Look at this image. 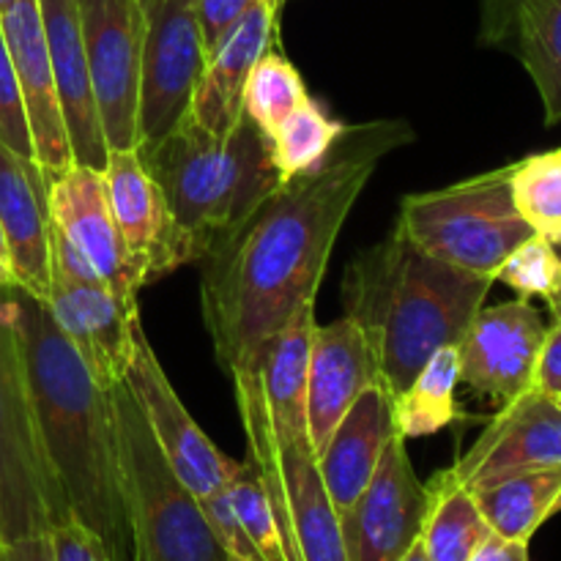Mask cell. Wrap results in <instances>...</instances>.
Listing matches in <instances>:
<instances>
[{
	"mask_svg": "<svg viewBox=\"0 0 561 561\" xmlns=\"http://www.w3.org/2000/svg\"><path fill=\"white\" fill-rule=\"evenodd\" d=\"M411 140L405 124L348 129L345 146L316 173L285 181L203 261L201 307L219 367L255 365L268 337L301 305H312L337 236L392 148Z\"/></svg>",
	"mask_w": 561,
	"mask_h": 561,
	"instance_id": "obj_1",
	"label": "cell"
},
{
	"mask_svg": "<svg viewBox=\"0 0 561 561\" xmlns=\"http://www.w3.org/2000/svg\"><path fill=\"white\" fill-rule=\"evenodd\" d=\"M16 334L44 458L66 510L113 561H135L113 394L91 376L47 305L16 288Z\"/></svg>",
	"mask_w": 561,
	"mask_h": 561,
	"instance_id": "obj_2",
	"label": "cell"
},
{
	"mask_svg": "<svg viewBox=\"0 0 561 561\" xmlns=\"http://www.w3.org/2000/svg\"><path fill=\"white\" fill-rule=\"evenodd\" d=\"M493 283L427 255L394 225L348 266L343 305L373 340L383 381L398 394L436 351L463 340Z\"/></svg>",
	"mask_w": 561,
	"mask_h": 561,
	"instance_id": "obj_3",
	"label": "cell"
},
{
	"mask_svg": "<svg viewBox=\"0 0 561 561\" xmlns=\"http://www.w3.org/2000/svg\"><path fill=\"white\" fill-rule=\"evenodd\" d=\"M140 153L162 190L186 263L217 252L283 184L268 137L247 115L219 137L186 113Z\"/></svg>",
	"mask_w": 561,
	"mask_h": 561,
	"instance_id": "obj_4",
	"label": "cell"
},
{
	"mask_svg": "<svg viewBox=\"0 0 561 561\" xmlns=\"http://www.w3.org/2000/svg\"><path fill=\"white\" fill-rule=\"evenodd\" d=\"M236 405L247 436L250 463L272 502L279 529L299 561H348L332 507L318 474L316 453L307 436H294L274 422L255 365L233 373Z\"/></svg>",
	"mask_w": 561,
	"mask_h": 561,
	"instance_id": "obj_5",
	"label": "cell"
},
{
	"mask_svg": "<svg viewBox=\"0 0 561 561\" xmlns=\"http://www.w3.org/2000/svg\"><path fill=\"white\" fill-rule=\"evenodd\" d=\"M110 394L118 427L135 561H228L201 502L175 477L153 442L129 383H115Z\"/></svg>",
	"mask_w": 561,
	"mask_h": 561,
	"instance_id": "obj_6",
	"label": "cell"
},
{
	"mask_svg": "<svg viewBox=\"0 0 561 561\" xmlns=\"http://www.w3.org/2000/svg\"><path fill=\"white\" fill-rule=\"evenodd\" d=\"M398 228L427 255L496 279L515 247L535 228L513 197V164L433 192L405 195Z\"/></svg>",
	"mask_w": 561,
	"mask_h": 561,
	"instance_id": "obj_7",
	"label": "cell"
},
{
	"mask_svg": "<svg viewBox=\"0 0 561 561\" xmlns=\"http://www.w3.org/2000/svg\"><path fill=\"white\" fill-rule=\"evenodd\" d=\"M14 318L16 307L0 316V546L71 518L44 458Z\"/></svg>",
	"mask_w": 561,
	"mask_h": 561,
	"instance_id": "obj_8",
	"label": "cell"
},
{
	"mask_svg": "<svg viewBox=\"0 0 561 561\" xmlns=\"http://www.w3.org/2000/svg\"><path fill=\"white\" fill-rule=\"evenodd\" d=\"M142 80L137 148L157 146L186 113L206 69L195 0H140Z\"/></svg>",
	"mask_w": 561,
	"mask_h": 561,
	"instance_id": "obj_9",
	"label": "cell"
},
{
	"mask_svg": "<svg viewBox=\"0 0 561 561\" xmlns=\"http://www.w3.org/2000/svg\"><path fill=\"white\" fill-rule=\"evenodd\" d=\"M82 42L107 148H137L142 80L140 0H80Z\"/></svg>",
	"mask_w": 561,
	"mask_h": 561,
	"instance_id": "obj_10",
	"label": "cell"
},
{
	"mask_svg": "<svg viewBox=\"0 0 561 561\" xmlns=\"http://www.w3.org/2000/svg\"><path fill=\"white\" fill-rule=\"evenodd\" d=\"M124 381L129 383L164 460L175 477L195 493L197 502L225 491L241 463L230 460L192 420L170 378L164 376L142 323L135 332V354Z\"/></svg>",
	"mask_w": 561,
	"mask_h": 561,
	"instance_id": "obj_11",
	"label": "cell"
},
{
	"mask_svg": "<svg viewBox=\"0 0 561 561\" xmlns=\"http://www.w3.org/2000/svg\"><path fill=\"white\" fill-rule=\"evenodd\" d=\"M427 491L416 477L405 438L394 433L370 485L340 515L348 561H400L420 540Z\"/></svg>",
	"mask_w": 561,
	"mask_h": 561,
	"instance_id": "obj_12",
	"label": "cell"
},
{
	"mask_svg": "<svg viewBox=\"0 0 561 561\" xmlns=\"http://www.w3.org/2000/svg\"><path fill=\"white\" fill-rule=\"evenodd\" d=\"M47 192L55 233L93 268L104 285L126 299H137L148 279L121 239L102 170L71 164L64 173L47 175Z\"/></svg>",
	"mask_w": 561,
	"mask_h": 561,
	"instance_id": "obj_13",
	"label": "cell"
},
{
	"mask_svg": "<svg viewBox=\"0 0 561 561\" xmlns=\"http://www.w3.org/2000/svg\"><path fill=\"white\" fill-rule=\"evenodd\" d=\"M546 334L548 323L529 299L482 307L458 343L460 381L493 403L520 398L535 387Z\"/></svg>",
	"mask_w": 561,
	"mask_h": 561,
	"instance_id": "obj_14",
	"label": "cell"
},
{
	"mask_svg": "<svg viewBox=\"0 0 561 561\" xmlns=\"http://www.w3.org/2000/svg\"><path fill=\"white\" fill-rule=\"evenodd\" d=\"M44 305L102 387L113 389L124 381L135 354V332L140 329L137 299L115 294L99 279L53 274Z\"/></svg>",
	"mask_w": 561,
	"mask_h": 561,
	"instance_id": "obj_15",
	"label": "cell"
},
{
	"mask_svg": "<svg viewBox=\"0 0 561 561\" xmlns=\"http://www.w3.org/2000/svg\"><path fill=\"white\" fill-rule=\"evenodd\" d=\"M561 466V409L531 387L502 405L474 447L449 466L460 485L482 488L504 477Z\"/></svg>",
	"mask_w": 561,
	"mask_h": 561,
	"instance_id": "obj_16",
	"label": "cell"
},
{
	"mask_svg": "<svg viewBox=\"0 0 561 561\" xmlns=\"http://www.w3.org/2000/svg\"><path fill=\"white\" fill-rule=\"evenodd\" d=\"M0 27L25 102L33 159L47 175L64 173L75 164V157L66 135L58 88H55L38 0H14L9 9L0 11Z\"/></svg>",
	"mask_w": 561,
	"mask_h": 561,
	"instance_id": "obj_17",
	"label": "cell"
},
{
	"mask_svg": "<svg viewBox=\"0 0 561 561\" xmlns=\"http://www.w3.org/2000/svg\"><path fill=\"white\" fill-rule=\"evenodd\" d=\"M102 173L121 239L129 255L142 266L148 283L186 266L168 203L140 148L107 151Z\"/></svg>",
	"mask_w": 561,
	"mask_h": 561,
	"instance_id": "obj_18",
	"label": "cell"
},
{
	"mask_svg": "<svg viewBox=\"0 0 561 561\" xmlns=\"http://www.w3.org/2000/svg\"><path fill=\"white\" fill-rule=\"evenodd\" d=\"M378 381H383L378 354L354 318L318 323L307 376V438L312 453L323 447L354 400Z\"/></svg>",
	"mask_w": 561,
	"mask_h": 561,
	"instance_id": "obj_19",
	"label": "cell"
},
{
	"mask_svg": "<svg viewBox=\"0 0 561 561\" xmlns=\"http://www.w3.org/2000/svg\"><path fill=\"white\" fill-rule=\"evenodd\" d=\"M49 230L47 173L33 159L0 142V236L14 285L42 301L47 299L53 277Z\"/></svg>",
	"mask_w": 561,
	"mask_h": 561,
	"instance_id": "obj_20",
	"label": "cell"
},
{
	"mask_svg": "<svg viewBox=\"0 0 561 561\" xmlns=\"http://www.w3.org/2000/svg\"><path fill=\"white\" fill-rule=\"evenodd\" d=\"M38 11H42L44 38H47L71 157L75 164L104 170L110 148L104 142L96 99H93L85 42H82L80 0H38Z\"/></svg>",
	"mask_w": 561,
	"mask_h": 561,
	"instance_id": "obj_21",
	"label": "cell"
},
{
	"mask_svg": "<svg viewBox=\"0 0 561 561\" xmlns=\"http://www.w3.org/2000/svg\"><path fill=\"white\" fill-rule=\"evenodd\" d=\"M394 436V392L387 381L367 387L316 453L327 496L343 515L370 485L389 438Z\"/></svg>",
	"mask_w": 561,
	"mask_h": 561,
	"instance_id": "obj_22",
	"label": "cell"
},
{
	"mask_svg": "<svg viewBox=\"0 0 561 561\" xmlns=\"http://www.w3.org/2000/svg\"><path fill=\"white\" fill-rule=\"evenodd\" d=\"M277 11V3L255 0L206 58V69L192 93L190 115L211 135H230L244 118L247 77L257 58L272 49Z\"/></svg>",
	"mask_w": 561,
	"mask_h": 561,
	"instance_id": "obj_23",
	"label": "cell"
},
{
	"mask_svg": "<svg viewBox=\"0 0 561 561\" xmlns=\"http://www.w3.org/2000/svg\"><path fill=\"white\" fill-rule=\"evenodd\" d=\"M316 327V301L301 305L255 359L268 411L294 436H307V376Z\"/></svg>",
	"mask_w": 561,
	"mask_h": 561,
	"instance_id": "obj_24",
	"label": "cell"
},
{
	"mask_svg": "<svg viewBox=\"0 0 561 561\" xmlns=\"http://www.w3.org/2000/svg\"><path fill=\"white\" fill-rule=\"evenodd\" d=\"M427 510L420 542L431 561H469L493 535L474 496L455 480L449 469L438 471L425 485Z\"/></svg>",
	"mask_w": 561,
	"mask_h": 561,
	"instance_id": "obj_25",
	"label": "cell"
},
{
	"mask_svg": "<svg viewBox=\"0 0 561 561\" xmlns=\"http://www.w3.org/2000/svg\"><path fill=\"white\" fill-rule=\"evenodd\" d=\"M559 491L561 466L471 488V496L493 535L510 542H529L535 531L551 518V507Z\"/></svg>",
	"mask_w": 561,
	"mask_h": 561,
	"instance_id": "obj_26",
	"label": "cell"
},
{
	"mask_svg": "<svg viewBox=\"0 0 561 561\" xmlns=\"http://www.w3.org/2000/svg\"><path fill=\"white\" fill-rule=\"evenodd\" d=\"M510 49L529 71L540 93L546 124L561 121V0H524L518 5Z\"/></svg>",
	"mask_w": 561,
	"mask_h": 561,
	"instance_id": "obj_27",
	"label": "cell"
},
{
	"mask_svg": "<svg viewBox=\"0 0 561 561\" xmlns=\"http://www.w3.org/2000/svg\"><path fill=\"white\" fill-rule=\"evenodd\" d=\"M460 383L458 345L436 351L414 381L394 394V433L405 442L444 431L458 420L455 389Z\"/></svg>",
	"mask_w": 561,
	"mask_h": 561,
	"instance_id": "obj_28",
	"label": "cell"
},
{
	"mask_svg": "<svg viewBox=\"0 0 561 561\" xmlns=\"http://www.w3.org/2000/svg\"><path fill=\"white\" fill-rule=\"evenodd\" d=\"M351 126L332 118L316 99H307L299 110L279 124V129L268 137L272 162L277 168L279 181H294L299 175L316 173L327 164L334 148L345 140Z\"/></svg>",
	"mask_w": 561,
	"mask_h": 561,
	"instance_id": "obj_29",
	"label": "cell"
},
{
	"mask_svg": "<svg viewBox=\"0 0 561 561\" xmlns=\"http://www.w3.org/2000/svg\"><path fill=\"white\" fill-rule=\"evenodd\" d=\"M310 99L299 69L279 53H263L244 85V115L272 137L294 110Z\"/></svg>",
	"mask_w": 561,
	"mask_h": 561,
	"instance_id": "obj_30",
	"label": "cell"
},
{
	"mask_svg": "<svg viewBox=\"0 0 561 561\" xmlns=\"http://www.w3.org/2000/svg\"><path fill=\"white\" fill-rule=\"evenodd\" d=\"M228 496L247 537H250L252 548H255L257 561H299L290 540L279 529L272 502H268L250 460H244L233 474V480L228 482Z\"/></svg>",
	"mask_w": 561,
	"mask_h": 561,
	"instance_id": "obj_31",
	"label": "cell"
},
{
	"mask_svg": "<svg viewBox=\"0 0 561 561\" xmlns=\"http://www.w3.org/2000/svg\"><path fill=\"white\" fill-rule=\"evenodd\" d=\"M513 197L535 233L561 230V153L548 151L513 164Z\"/></svg>",
	"mask_w": 561,
	"mask_h": 561,
	"instance_id": "obj_32",
	"label": "cell"
},
{
	"mask_svg": "<svg viewBox=\"0 0 561 561\" xmlns=\"http://www.w3.org/2000/svg\"><path fill=\"white\" fill-rule=\"evenodd\" d=\"M499 283L518 290L520 299L531 296H553L561 285V255L548 236L535 233L510 252L507 261L496 272Z\"/></svg>",
	"mask_w": 561,
	"mask_h": 561,
	"instance_id": "obj_33",
	"label": "cell"
},
{
	"mask_svg": "<svg viewBox=\"0 0 561 561\" xmlns=\"http://www.w3.org/2000/svg\"><path fill=\"white\" fill-rule=\"evenodd\" d=\"M0 142H5L20 157L33 159L31 126H27L25 102H22L14 64H11L9 47H5L3 27H0Z\"/></svg>",
	"mask_w": 561,
	"mask_h": 561,
	"instance_id": "obj_34",
	"label": "cell"
},
{
	"mask_svg": "<svg viewBox=\"0 0 561 561\" xmlns=\"http://www.w3.org/2000/svg\"><path fill=\"white\" fill-rule=\"evenodd\" d=\"M201 507H203V515H206L208 526H211L214 537H217L219 546H222V551L228 553V557L257 561L255 548H252L250 537H247L244 526H241L239 515H236L233 504H230L228 488L214 493V496L203 499Z\"/></svg>",
	"mask_w": 561,
	"mask_h": 561,
	"instance_id": "obj_35",
	"label": "cell"
},
{
	"mask_svg": "<svg viewBox=\"0 0 561 561\" xmlns=\"http://www.w3.org/2000/svg\"><path fill=\"white\" fill-rule=\"evenodd\" d=\"M53 561H113L91 529L75 518H66L49 529Z\"/></svg>",
	"mask_w": 561,
	"mask_h": 561,
	"instance_id": "obj_36",
	"label": "cell"
},
{
	"mask_svg": "<svg viewBox=\"0 0 561 561\" xmlns=\"http://www.w3.org/2000/svg\"><path fill=\"white\" fill-rule=\"evenodd\" d=\"M255 0H195L197 22H201L203 47H206V58L219 47L230 27L247 14V9Z\"/></svg>",
	"mask_w": 561,
	"mask_h": 561,
	"instance_id": "obj_37",
	"label": "cell"
},
{
	"mask_svg": "<svg viewBox=\"0 0 561 561\" xmlns=\"http://www.w3.org/2000/svg\"><path fill=\"white\" fill-rule=\"evenodd\" d=\"M520 3L524 0H480V44L510 49Z\"/></svg>",
	"mask_w": 561,
	"mask_h": 561,
	"instance_id": "obj_38",
	"label": "cell"
},
{
	"mask_svg": "<svg viewBox=\"0 0 561 561\" xmlns=\"http://www.w3.org/2000/svg\"><path fill=\"white\" fill-rule=\"evenodd\" d=\"M535 389H540L548 398L561 394V321H553V327H548L546 343H542L540 359H537Z\"/></svg>",
	"mask_w": 561,
	"mask_h": 561,
	"instance_id": "obj_39",
	"label": "cell"
},
{
	"mask_svg": "<svg viewBox=\"0 0 561 561\" xmlns=\"http://www.w3.org/2000/svg\"><path fill=\"white\" fill-rule=\"evenodd\" d=\"M0 561H53L49 535H33L14 542H3L0 546Z\"/></svg>",
	"mask_w": 561,
	"mask_h": 561,
	"instance_id": "obj_40",
	"label": "cell"
},
{
	"mask_svg": "<svg viewBox=\"0 0 561 561\" xmlns=\"http://www.w3.org/2000/svg\"><path fill=\"white\" fill-rule=\"evenodd\" d=\"M469 561H529V542H510L491 535Z\"/></svg>",
	"mask_w": 561,
	"mask_h": 561,
	"instance_id": "obj_41",
	"label": "cell"
},
{
	"mask_svg": "<svg viewBox=\"0 0 561 561\" xmlns=\"http://www.w3.org/2000/svg\"><path fill=\"white\" fill-rule=\"evenodd\" d=\"M400 561H431V559H427V553H425V548H422V542L416 540L414 546H411L409 551L403 553V559H400Z\"/></svg>",
	"mask_w": 561,
	"mask_h": 561,
	"instance_id": "obj_42",
	"label": "cell"
},
{
	"mask_svg": "<svg viewBox=\"0 0 561 561\" xmlns=\"http://www.w3.org/2000/svg\"><path fill=\"white\" fill-rule=\"evenodd\" d=\"M559 250V247H557ZM559 255H561V250H559ZM548 307H551V316H553V321H561V285H559V290L553 296H548Z\"/></svg>",
	"mask_w": 561,
	"mask_h": 561,
	"instance_id": "obj_43",
	"label": "cell"
},
{
	"mask_svg": "<svg viewBox=\"0 0 561 561\" xmlns=\"http://www.w3.org/2000/svg\"><path fill=\"white\" fill-rule=\"evenodd\" d=\"M0 263L9 266V255H5V244H3V236H0Z\"/></svg>",
	"mask_w": 561,
	"mask_h": 561,
	"instance_id": "obj_44",
	"label": "cell"
},
{
	"mask_svg": "<svg viewBox=\"0 0 561 561\" xmlns=\"http://www.w3.org/2000/svg\"><path fill=\"white\" fill-rule=\"evenodd\" d=\"M559 513H561V491H559L557 502H553V507H551V518H553V515H559Z\"/></svg>",
	"mask_w": 561,
	"mask_h": 561,
	"instance_id": "obj_45",
	"label": "cell"
},
{
	"mask_svg": "<svg viewBox=\"0 0 561 561\" xmlns=\"http://www.w3.org/2000/svg\"><path fill=\"white\" fill-rule=\"evenodd\" d=\"M548 239H551V241H553V244H557V247H559V250H561V230H557V233H553V236H548Z\"/></svg>",
	"mask_w": 561,
	"mask_h": 561,
	"instance_id": "obj_46",
	"label": "cell"
},
{
	"mask_svg": "<svg viewBox=\"0 0 561 561\" xmlns=\"http://www.w3.org/2000/svg\"><path fill=\"white\" fill-rule=\"evenodd\" d=\"M11 3H14V0H0V11H3V9H9Z\"/></svg>",
	"mask_w": 561,
	"mask_h": 561,
	"instance_id": "obj_47",
	"label": "cell"
},
{
	"mask_svg": "<svg viewBox=\"0 0 561 561\" xmlns=\"http://www.w3.org/2000/svg\"><path fill=\"white\" fill-rule=\"evenodd\" d=\"M268 3H277V5H283V3H285V0H268Z\"/></svg>",
	"mask_w": 561,
	"mask_h": 561,
	"instance_id": "obj_48",
	"label": "cell"
},
{
	"mask_svg": "<svg viewBox=\"0 0 561 561\" xmlns=\"http://www.w3.org/2000/svg\"><path fill=\"white\" fill-rule=\"evenodd\" d=\"M228 561H247V559H236V557H228Z\"/></svg>",
	"mask_w": 561,
	"mask_h": 561,
	"instance_id": "obj_49",
	"label": "cell"
},
{
	"mask_svg": "<svg viewBox=\"0 0 561 561\" xmlns=\"http://www.w3.org/2000/svg\"><path fill=\"white\" fill-rule=\"evenodd\" d=\"M553 400H557V405L561 409V394H559V398H553Z\"/></svg>",
	"mask_w": 561,
	"mask_h": 561,
	"instance_id": "obj_50",
	"label": "cell"
},
{
	"mask_svg": "<svg viewBox=\"0 0 561 561\" xmlns=\"http://www.w3.org/2000/svg\"><path fill=\"white\" fill-rule=\"evenodd\" d=\"M557 151H559V153H561V148H557Z\"/></svg>",
	"mask_w": 561,
	"mask_h": 561,
	"instance_id": "obj_51",
	"label": "cell"
}]
</instances>
